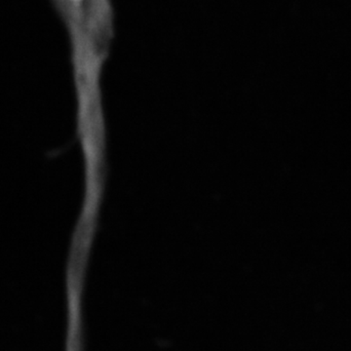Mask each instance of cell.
<instances>
[{"label": "cell", "mask_w": 351, "mask_h": 351, "mask_svg": "<svg viewBox=\"0 0 351 351\" xmlns=\"http://www.w3.org/2000/svg\"><path fill=\"white\" fill-rule=\"evenodd\" d=\"M64 1L71 2V3H77V2L83 1V0H64Z\"/></svg>", "instance_id": "1"}]
</instances>
